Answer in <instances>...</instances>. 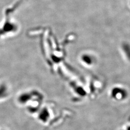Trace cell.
<instances>
[{
    "mask_svg": "<svg viewBox=\"0 0 130 130\" xmlns=\"http://www.w3.org/2000/svg\"><path fill=\"white\" fill-rule=\"evenodd\" d=\"M92 56L87 55H84L83 57V60L85 64H91L93 63L92 61Z\"/></svg>",
    "mask_w": 130,
    "mask_h": 130,
    "instance_id": "6da1fadb",
    "label": "cell"
}]
</instances>
